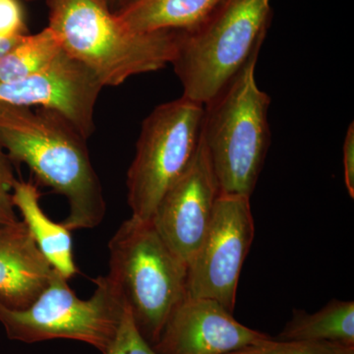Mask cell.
I'll list each match as a JSON object with an SVG mask.
<instances>
[{
	"label": "cell",
	"mask_w": 354,
	"mask_h": 354,
	"mask_svg": "<svg viewBox=\"0 0 354 354\" xmlns=\"http://www.w3.org/2000/svg\"><path fill=\"white\" fill-rule=\"evenodd\" d=\"M86 140L68 120L48 109L0 106V148L26 164L39 183L66 198L68 230L97 227L106 204Z\"/></svg>",
	"instance_id": "1"
},
{
	"label": "cell",
	"mask_w": 354,
	"mask_h": 354,
	"mask_svg": "<svg viewBox=\"0 0 354 354\" xmlns=\"http://www.w3.org/2000/svg\"><path fill=\"white\" fill-rule=\"evenodd\" d=\"M62 50L102 84L116 87L130 77L171 64L180 32H136L102 0H50V25Z\"/></svg>",
	"instance_id": "2"
},
{
	"label": "cell",
	"mask_w": 354,
	"mask_h": 354,
	"mask_svg": "<svg viewBox=\"0 0 354 354\" xmlns=\"http://www.w3.org/2000/svg\"><path fill=\"white\" fill-rule=\"evenodd\" d=\"M258 55L204 106L201 140L221 195L250 198L269 149L271 99L256 82Z\"/></svg>",
	"instance_id": "3"
},
{
	"label": "cell",
	"mask_w": 354,
	"mask_h": 354,
	"mask_svg": "<svg viewBox=\"0 0 354 354\" xmlns=\"http://www.w3.org/2000/svg\"><path fill=\"white\" fill-rule=\"evenodd\" d=\"M271 0H227L204 24L180 32L174 72L183 97L203 106L258 55L271 25Z\"/></svg>",
	"instance_id": "4"
},
{
	"label": "cell",
	"mask_w": 354,
	"mask_h": 354,
	"mask_svg": "<svg viewBox=\"0 0 354 354\" xmlns=\"http://www.w3.org/2000/svg\"><path fill=\"white\" fill-rule=\"evenodd\" d=\"M109 249L108 277L140 333L153 346L185 297L188 266L165 243L151 220L131 216L123 221Z\"/></svg>",
	"instance_id": "5"
},
{
	"label": "cell",
	"mask_w": 354,
	"mask_h": 354,
	"mask_svg": "<svg viewBox=\"0 0 354 354\" xmlns=\"http://www.w3.org/2000/svg\"><path fill=\"white\" fill-rule=\"evenodd\" d=\"M95 283L92 297L80 299L67 279L53 270L48 286L27 308L11 309L0 302V323L13 341L73 339L104 354L120 325L125 304L108 276Z\"/></svg>",
	"instance_id": "6"
},
{
	"label": "cell",
	"mask_w": 354,
	"mask_h": 354,
	"mask_svg": "<svg viewBox=\"0 0 354 354\" xmlns=\"http://www.w3.org/2000/svg\"><path fill=\"white\" fill-rule=\"evenodd\" d=\"M204 106L181 97L157 106L144 120L127 172L133 218L148 221L189 167L201 142Z\"/></svg>",
	"instance_id": "7"
},
{
	"label": "cell",
	"mask_w": 354,
	"mask_h": 354,
	"mask_svg": "<svg viewBox=\"0 0 354 354\" xmlns=\"http://www.w3.org/2000/svg\"><path fill=\"white\" fill-rule=\"evenodd\" d=\"M254 234L250 198L221 194L208 230L188 265L186 295L215 300L234 313Z\"/></svg>",
	"instance_id": "8"
},
{
	"label": "cell",
	"mask_w": 354,
	"mask_h": 354,
	"mask_svg": "<svg viewBox=\"0 0 354 354\" xmlns=\"http://www.w3.org/2000/svg\"><path fill=\"white\" fill-rule=\"evenodd\" d=\"M102 85L82 64L64 50L41 71L13 82H0V106L55 111L88 139Z\"/></svg>",
	"instance_id": "9"
},
{
	"label": "cell",
	"mask_w": 354,
	"mask_h": 354,
	"mask_svg": "<svg viewBox=\"0 0 354 354\" xmlns=\"http://www.w3.org/2000/svg\"><path fill=\"white\" fill-rule=\"evenodd\" d=\"M220 195L201 140L189 167L165 192L151 218L165 243L187 266L208 230Z\"/></svg>",
	"instance_id": "10"
},
{
	"label": "cell",
	"mask_w": 354,
	"mask_h": 354,
	"mask_svg": "<svg viewBox=\"0 0 354 354\" xmlns=\"http://www.w3.org/2000/svg\"><path fill=\"white\" fill-rule=\"evenodd\" d=\"M232 314L215 300L185 295L152 346L158 354H227L271 339Z\"/></svg>",
	"instance_id": "11"
},
{
	"label": "cell",
	"mask_w": 354,
	"mask_h": 354,
	"mask_svg": "<svg viewBox=\"0 0 354 354\" xmlns=\"http://www.w3.org/2000/svg\"><path fill=\"white\" fill-rule=\"evenodd\" d=\"M25 223L0 227V302L27 308L43 292L53 272Z\"/></svg>",
	"instance_id": "12"
},
{
	"label": "cell",
	"mask_w": 354,
	"mask_h": 354,
	"mask_svg": "<svg viewBox=\"0 0 354 354\" xmlns=\"http://www.w3.org/2000/svg\"><path fill=\"white\" fill-rule=\"evenodd\" d=\"M227 0H130L114 12L133 32H190L204 24Z\"/></svg>",
	"instance_id": "13"
},
{
	"label": "cell",
	"mask_w": 354,
	"mask_h": 354,
	"mask_svg": "<svg viewBox=\"0 0 354 354\" xmlns=\"http://www.w3.org/2000/svg\"><path fill=\"white\" fill-rule=\"evenodd\" d=\"M41 193L32 181L16 180L13 203L19 209L32 239L51 267L65 279L75 277L78 268L74 258L71 230L51 220L39 205Z\"/></svg>",
	"instance_id": "14"
},
{
	"label": "cell",
	"mask_w": 354,
	"mask_h": 354,
	"mask_svg": "<svg viewBox=\"0 0 354 354\" xmlns=\"http://www.w3.org/2000/svg\"><path fill=\"white\" fill-rule=\"evenodd\" d=\"M277 339L330 342L354 348V302L333 299L313 314L293 309L292 318Z\"/></svg>",
	"instance_id": "15"
},
{
	"label": "cell",
	"mask_w": 354,
	"mask_h": 354,
	"mask_svg": "<svg viewBox=\"0 0 354 354\" xmlns=\"http://www.w3.org/2000/svg\"><path fill=\"white\" fill-rule=\"evenodd\" d=\"M62 51L59 41L50 27L31 36L25 35L0 60V82H13L41 71Z\"/></svg>",
	"instance_id": "16"
},
{
	"label": "cell",
	"mask_w": 354,
	"mask_h": 354,
	"mask_svg": "<svg viewBox=\"0 0 354 354\" xmlns=\"http://www.w3.org/2000/svg\"><path fill=\"white\" fill-rule=\"evenodd\" d=\"M227 354H354V348L330 342H283L271 337Z\"/></svg>",
	"instance_id": "17"
},
{
	"label": "cell",
	"mask_w": 354,
	"mask_h": 354,
	"mask_svg": "<svg viewBox=\"0 0 354 354\" xmlns=\"http://www.w3.org/2000/svg\"><path fill=\"white\" fill-rule=\"evenodd\" d=\"M104 354L158 353L140 333L131 312L125 305L115 335Z\"/></svg>",
	"instance_id": "18"
},
{
	"label": "cell",
	"mask_w": 354,
	"mask_h": 354,
	"mask_svg": "<svg viewBox=\"0 0 354 354\" xmlns=\"http://www.w3.org/2000/svg\"><path fill=\"white\" fill-rule=\"evenodd\" d=\"M14 176L12 162L0 148V227L17 221L13 203Z\"/></svg>",
	"instance_id": "19"
},
{
	"label": "cell",
	"mask_w": 354,
	"mask_h": 354,
	"mask_svg": "<svg viewBox=\"0 0 354 354\" xmlns=\"http://www.w3.org/2000/svg\"><path fill=\"white\" fill-rule=\"evenodd\" d=\"M26 35L24 14L18 0H0V39Z\"/></svg>",
	"instance_id": "20"
},
{
	"label": "cell",
	"mask_w": 354,
	"mask_h": 354,
	"mask_svg": "<svg viewBox=\"0 0 354 354\" xmlns=\"http://www.w3.org/2000/svg\"><path fill=\"white\" fill-rule=\"evenodd\" d=\"M344 183L349 196L354 197V127L349 125L344 143Z\"/></svg>",
	"instance_id": "21"
},
{
	"label": "cell",
	"mask_w": 354,
	"mask_h": 354,
	"mask_svg": "<svg viewBox=\"0 0 354 354\" xmlns=\"http://www.w3.org/2000/svg\"><path fill=\"white\" fill-rule=\"evenodd\" d=\"M25 35H23V36L13 37V38L0 39V60L6 57L7 53L12 50L14 46L19 43L21 39Z\"/></svg>",
	"instance_id": "22"
},
{
	"label": "cell",
	"mask_w": 354,
	"mask_h": 354,
	"mask_svg": "<svg viewBox=\"0 0 354 354\" xmlns=\"http://www.w3.org/2000/svg\"><path fill=\"white\" fill-rule=\"evenodd\" d=\"M102 1H104L114 13L120 10V8H122L130 0H102Z\"/></svg>",
	"instance_id": "23"
}]
</instances>
